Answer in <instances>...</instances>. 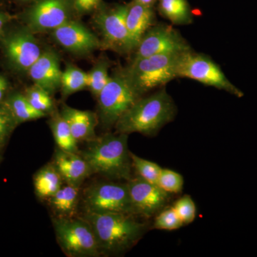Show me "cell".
Returning <instances> with one entry per match:
<instances>
[{"label": "cell", "instance_id": "obj_1", "mask_svg": "<svg viewBox=\"0 0 257 257\" xmlns=\"http://www.w3.org/2000/svg\"><path fill=\"white\" fill-rule=\"evenodd\" d=\"M177 114L172 96L164 89L140 98L121 118L114 127L116 133H140L147 136L155 135L166 124L173 121Z\"/></svg>", "mask_w": 257, "mask_h": 257}, {"label": "cell", "instance_id": "obj_2", "mask_svg": "<svg viewBox=\"0 0 257 257\" xmlns=\"http://www.w3.org/2000/svg\"><path fill=\"white\" fill-rule=\"evenodd\" d=\"M79 153L87 162L93 175L97 174L111 179H131L133 167L126 134L106 133L96 137Z\"/></svg>", "mask_w": 257, "mask_h": 257}, {"label": "cell", "instance_id": "obj_3", "mask_svg": "<svg viewBox=\"0 0 257 257\" xmlns=\"http://www.w3.org/2000/svg\"><path fill=\"white\" fill-rule=\"evenodd\" d=\"M133 215L85 212L82 218L92 228L101 254H116L131 248L145 231V224L137 221Z\"/></svg>", "mask_w": 257, "mask_h": 257}, {"label": "cell", "instance_id": "obj_4", "mask_svg": "<svg viewBox=\"0 0 257 257\" xmlns=\"http://www.w3.org/2000/svg\"><path fill=\"white\" fill-rule=\"evenodd\" d=\"M179 54H162L131 60L123 75L139 95L165 85L176 76V62Z\"/></svg>", "mask_w": 257, "mask_h": 257}, {"label": "cell", "instance_id": "obj_5", "mask_svg": "<svg viewBox=\"0 0 257 257\" xmlns=\"http://www.w3.org/2000/svg\"><path fill=\"white\" fill-rule=\"evenodd\" d=\"M52 224L62 251L71 257H96L101 254L92 228L83 218L55 216Z\"/></svg>", "mask_w": 257, "mask_h": 257}, {"label": "cell", "instance_id": "obj_6", "mask_svg": "<svg viewBox=\"0 0 257 257\" xmlns=\"http://www.w3.org/2000/svg\"><path fill=\"white\" fill-rule=\"evenodd\" d=\"M143 96L139 95L123 75L120 68L109 77V80L96 98L99 124L109 130L122 115Z\"/></svg>", "mask_w": 257, "mask_h": 257}, {"label": "cell", "instance_id": "obj_7", "mask_svg": "<svg viewBox=\"0 0 257 257\" xmlns=\"http://www.w3.org/2000/svg\"><path fill=\"white\" fill-rule=\"evenodd\" d=\"M175 72L177 77L194 79L238 98L244 96L241 89L230 82L219 66L203 54L195 53L191 50L179 54Z\"/></svg>", "mask_w": 257, "mask_h": 257}, {"label": "cell", "instance_id": "obj_8", "mask_svg": "<svg viewBox=\"0 0 257 257\" xmlns=\"http://www.w3.org/2000/svg\"><path fill=\"white\" fill-rule=\"evenodd\" d=\"M0 46L10 68L20 74L28 73L43 52L35 34L25 25L7 28Z\"/></svg>", "mask_w": 257, "mask_h": 257}, {"label": "cell", "instance_id": "obj_9", "mask_svg": "<svg viewBox=\"0 0 257 257\" xmlns=\"http://www.w3.org/2000/svg\"><path fill=\"white\" fill-rule=\"evenodd\" d=\"M126 10L127 4L101 5L96 10L94 23L100 33L102 48L124 55L133 52L125 21Z\"/></svg>", "mask_w": 257, "mask_h": 257}, {"label": "cell", "instance_id": "obj_10", "mask_svg": "<svg viewBox=\"0 0 257 257\" xmlns=\"http://www.w3.org/2000/svg\"><path fill=\"white\" fill-rule=\"evenodd\" d=\"M74 0H35L24 12V24L34 34L52 32L74 19Z\"/></svg>", "mask_w": 257, "mask_h": 257}, {"label": "cell", "instance_id": "obj_11", "mask_svg": "<svg viewBox=\"0 0 257 257\" xmlns=\"http://www.w3.org/2000/svg\"><path fill=\"white\" fill-rule=\"evenodd\" d=\"M85 212L134 214L127 184L104 182L92 184L83 195Z\"/></svg>", "mask_w": 257, "mask_h": 257}, {"label": "cell", "instance_id": "obj_12", "mask_svg": "<svg viewBox=\"0 0 257 257\" xmlns=\"http://www.w3.org/2000/svg\"><path fill=\"white\" fill-rule=\"evenodd\" d=\"M190 50L188 42L173 27L155 24L143 35L132 60L162 54H181Z\"/></svg>", "mask_w": 257, "mask_h": 257}, {"label": "cell", "instance_id": "obj_13", "mask_svg": "<svg viewBox=\"0 0 257 257\" xmlns=\"http://www.w3.org/2000/svg\"><path fill=\"white\" fill-rule=\"evenodd\" d=\"M51 33L56 43L74 55H87L102 48L99 37L85 25L74 19Z\"/></svg>", "mask_w": 257, "mask_h": 257}, {"label": "cell", "instance_id": "obj_14", "mask_svg": "<svg viewBox=\"0 0 257 257\" xmlns=\"http://www.w3.org/2000/svg\"><path fill=\"white\" fill-rule=\"evenodd\" d=\"M126 184L134 214L150 217L167 204L169 194L157 184L150 183L140 177L128 179Z\"/></svg>", "mask_w": 257, "mask_h": 257}, {"label": "cell", "instance_id": "obj_15", "mask_svg": "<svg viewBox=\"0 0 257 257\" xmlns=\"http://www.w3.org/2000/svg\"><path fill=\"white\" fill-rule=\"evenodd\" d=\"M62 73L60 56L56 51L49 49L43 51L27 74L34 84L43 88L52 95L60 90Z\"/></svg>", "mask_w": 257, "mask_h": 257}, {"label": "cell", "instance_id": "obj_16", "mask_svg": "<svg viewBox=\"0 0 257 257\" xmlns=\"http://www.w3.org/2000/svg\"><path fill=\"white\" fill-rule=\"evenodd\" d=\"M64 182L80 187L82 182L93 175L90 167L80 153L56 149L52 162Z\"/></svg>", "mask_w": 257, "mask_h": 257}, {"label": "cell", "instance_id": "obj_17", "mask_svg": "<svg viewBox=\"0 0 257 257\" xmlns=\"http://www.w3.org/2000/svg\"><path fill=\"white\" fill-rule=\"evenodd\" d=\"M60 112L77 143H89L96 138L95 130L99 121L95 112L75 109L65 104H62Z\"/></svg>", "mask_w": 257, "mask_h": 257}, {"label": "cell", "instance_id": "obj_18", "mask_svg": "<svg viewBox=\"0 0 257 257\" xmlns=\"http://www.w3.org/2000/svg\"><path fill=\"white\" fill-rule=\"evenodd\" d=\"M155 19L154 8L145 6L135 0L127 4L125 21L134 51L145 32L156 24Z\"/></svg>", "mask_w": 257, "mask_h": 257}, {"label": "cell", "instance_id": "obj_19", "mask_svg": "<svg viewBox=\"0 0 257 257\" xmlns=\"http://www.w3.org/2000/svg\"><path fill=\"white\" fill-rule=\"evenodd\" d=\"M79 194L80 187L67 184L47 200L56 216L72 217L78 205Z\"/></svg>", "mask_w": 257, "mask_h": 257}, {"label": "cell", "instance_id": "obj_20", "mask_svg": "<svg viewBox=\"0 0 257 257\" xmlns=\"http://www.w3.org/2000/svg\"><path fill=\"white\" fill-rule=\"evenodd\" d=\"M35 194L41 199H48L62 186V179L53 164L44 166L34 176Z\"/></svg>", "mask_w": 257, "mask_h": 257}, {"label": "cell", "instance_id": "obj_21", "mask_svg": "<svg viewBox=\"0 0 257 257\" xmlns=\"http://www.w3.org/2000/svg\"><path fill=\"white\" fill-rule=\"evenodd\" d=\"M50 116L48 124L57 148L63 151L79 153L78 143L74 138L68 124L61 115L60 111L56 109Z\"/></svg>", "mask_w": 257, "mask_h": 257}, {"label": "cell", "instance_id": "obj_22", "mask_svg": "<svg viewBox=\"0 0 257 257\" xmlns=\"http://www.w3.org/2000/svg\"><path fill=\"white\" fill-rule=\"evenodd\" d=\"M18 124L45 117L47 115L37 110L29 102L23 93L10 92L4 101Z\"/></svg>", "mask_w": 257, "mask_h": 257}, {"label": "cell", "instance_id": "obj_23", "mask_svg": "<svg viewBox=\"0 0 257 257\" xmlns=\"http://www.w3.org/2000/svg\"><path fill=\"white\" fill-rule=\"evenodd\" d=\"M158 10L162 17L176 25H190L193 16L187 0H158Z\"/></svg>", "mask_w": 257, "mask_h": 257}, {"label": "cell", "instance_id": "obj_24", "mask_svg": "<svg viewBox=\"0 0 257 257\" xmlns=\"http://www.w3.org/2000/svg\"><path fill=\"white\" fill-rule=\"evenodd\" d=\"M88 86V74L82 69L67 64L62 71L60 91L64 98L86 89Z\"/></svg>", "mask_w": 257, "mask_h": 257}, {"label": "cell", "instance_id": "obj_25", "mask_svg": "<svg viewBox=\"0 0 257 257\" xmlns=\"http://www.w3.org/2000/svg\"><path fill=\"white\" fill-rule=\"evenodd\" d=\"M111 63L106 57H101L88 72V86L92 95L98 97L109 80V69Z\"/></svg>", "mask_w": 257, "mask_h": 257}, {"label": "cell", "instance_id": "obj_26", "mask_svg": "<svg viewBox=\"0 0 257 257\" xmlns=\"http://www.w3.org/2000/svg\"><path fill=\"white\" fill-rule=\"evenodd\" d=\"M23 94L35 109L45 113L47 116H50L56 110L52 94L43 88L34 84L31 87L27 88Z\"/></svg>", "mask_w": 257, "mask_h": 257}, {"label": "cell", "instance_id": "obj_27", "mask_svg": "<svg viewBox=\"0 0 257 257\" xmlns=\"http://www.w3.org/2000/svg\"><path fill=\"white\" fill-rule=\"evenodd\" d=\"M132 163L138 177L152 184H157L162 168L155 162L145 160L131 152Z\"/></svg>", "mask_w": 257, "mask_h": 257}, {"label": "cell", "instance_id": "obj_28", "mask_svg": "<svg viewBox=\"0 0 257 257\" xmlns=\"http://www.w3.org/2000/svg\"><path fill=\"white\" fill-rule=\"evenodd\" d=\"M157 185L168 194H178L184 187V178L175 171L162 169Z\"/></svg>", "mask_w": 257, "mask_h": 257}, {"label": "cell", "instance_id": "obj_29", "mask_svg": "<svg viewBox=\"0 0 257 257\" xmlns=\"http://www.w3.org/2000/svg\"><path fill=\"white\" fill-rule=\"evenodd\" d=\"M18 125L5 101L0 103V149L5 146Z\"/></svg>", "mask_w": 257, "mask_h": 257}, {"label": "cell", "instance_id": "obj_30", "mask_svg": "<svg viewBox=\"0 0 257 257\" xmlns=\"http://www.w3.org/2000/svg\"><path fill=\"white\" fill-rule=\"evenodd\" d=\"M184 224L173 207L161 211L155 218L153 227L156 229L174 231L180 229Z\"/></svg>", "mask_w": 257, "mask_h": 257}, {"label": "cell", "instance_id": "obj_31", "mask_svg": "<svg viewBox=\"0 0 257 257\" xmlns=\"http://www.w3.org/2000/svg\"><path fill=\"white\" fill-rule=\"evenodd\" d=\"M179 219L184 225L189 224L195 219L197 215V207L192 198L184 195L176 201L173 207Z\"/></svg>", "mask_w": 257, "mask_h": 257}, {"label": "cell", "instance_id": "obj_32", "mask_svg": "<svg viewBox=\"0 0 257 257\" xmlns=\"http://www.w3.org/2000/svg\"><path fill=\"white\" fill-rule=\"evenodd\" d=\"M103 0H74L76 15L78 16L95 12L102 5Z\"/></svg>", "mask_w": 257, "mask_h": 257}, {"label": "cell", "instance_id": "obj_33", "mask_svg": "<svg viewBox=\"0 0 257 257\" xmlns=\"http://www.w3.org/2000/svg\"><path fill=\"white\" fill-rule=\"evenodd\" d=\"M10 83L3 74H0V103L3 102L9 94Z\"/></svg>", "mask_w": 257, "mask_h": 257}, {"label": "cell", "instance_id": "obj_34", "mask_svg": "<svg viewBox=\"0 0 257 257\" xmlns=\"http://www.w3.org/2000/svg\"><path fill=\"white\" fill-rule=\"evenodd\" d=\"M10 21V17L7 13L0 12V40L3 36L7 28H8V25Z\"/></svg>", "mask_w": 257, "mask_h": 257}, {"label": "cell", "instance_id": "obj_35", "mask_svg": "<svg viewBox=\"0 0 257 257\" xmlns=\"http://www.w3.org/2000/svg\"><path fill=\"white\" fill-rule=\"evenodd\" d=\"M135 1L140 3V4L145 5V6L154 8L158 0H135Z\"/></svg>", "mask_w": 257, "mask_h": 257}, {"label": "cell", "instance_id": "obj_36", "mask_svg": "<svg viewBox=\"0 0 257 257\" xmlns=\"http://www.w3.org/2000/svg\"><path fill=\"white\" fill-rule=\"evenodd\" d=\"M18 1H20V2H28V1H31V0H18Z\"/></svg>", "mask_w": 257, "mask_h": 257}, {"label": "cell", "instance_id": "obj_37", "mask_svg": "<svg viewBox=\"0 0 257 257\" xmlns=\"http://www.w3.org/2000/svg\"><path fill=\"white\" fill-rule=\"evenodd\" d=\"M0 159H1V155H0Z\"/></svg>", "mask_w": 257, "mask_h": 257}]
</instances>
